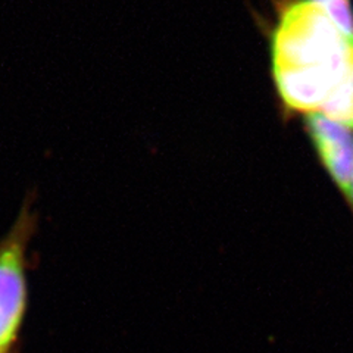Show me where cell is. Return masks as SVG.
I'll return each instance as SVG.
<instances>
[{
    "mask_svg": "<svg viewBox=\"0 0 353 353\" xmlns=\"http://www.w3.org/2000/svg\"><path fill=\"white\" fill-rule=\"evenodd\" d=\"M306 128L330 175L346 194L353 179V131L321 114H309Z\"/></svg>",
    "mask_w": 353,
    "mask_h": 353,
    "instance_id": "3957f363",
    "label": "cell"
},
{
    "mask_svg": "<svg viewBox=\"0 0 353 353\" xmlns=\"http://www.w3.org/2000/svg\"><path fill=\"white\" fill-rule=\"evenodd\" d=\"M324 10L346 40L353 43V9L350 0H311Z\"/></svg>",
    "mask_w": 353,
    "mask_h": 353,
    "instance_id": "5b68a950",
    "label": "cell"
},
{
    "mask_svg": "<svg viewBox=\"0 0 353 353\" xmlns=\"http://www.w3.org/2000/svg\"><path fill=\"white\" fill-rule=\"evenodd\" d=\"M37 228V212L27 199L8 234L0 240V353L14 346L27 306V249Z\"/></svg>",
    "mask_w": 353,
    "mask_h": 353,
    "instance_id": "7a4b0ae2",
    "label": "cell"
},
{
    "mask_svg": "<svg viewBox=\"0 0 353 353\" xmlns=\"http://www.w3.org/2000/svg\"><path fill=\"white\" fill-rule=\"evenodd\" d=\"M318 114L353 130V71L337 85Z\"/></svg>",
    "mask_w": 353,
    "mask_h": 353,
    "instance_id": "277c9868",
    "label": "cell"
},
{
    "mask_svg": "<svg viewBox=\"0 0 353 353\" xmlns=\"http://www.w3.org/2000/svg\"><path fill=\"white\" fill-rule=\"evenodd\" d=\"M271 62L283 105L316 114L353 71V43L311 0H292L272 30Z\"/></svg>",
    "mask_w": 353,
    "mask_h": 353,
    "instance_id": "6da1fadb",
    "label": "cell"
},
{
    "mask_svg": "<svg viewBox=\"0 0 353 353\" xmlns=\"http://www.w3.org/2000/svg\"><path fill=\"white\" fill-rule=\"evenodd\" d=\"M350 196H352V199H353V179H352V184H350V193H349Z\"/></svg>",
    "mask_w": 353,
    "mask_h": 353,
    "instance_id": "8992f818",
    "label": "cell"
}]
</instances>
